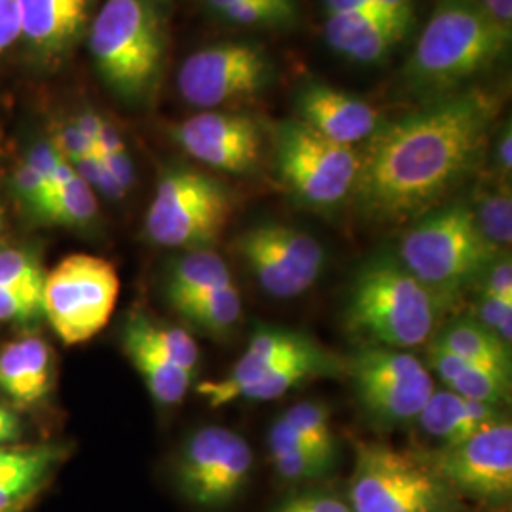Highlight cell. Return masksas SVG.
<instances>
[{
	"label": "cell",
	"mask_w": 512,
	"mask_h": 512,
	"mask_svg": "<svg viewBox=\"0 0 512 512\" xmlns=\"http://www.w3.org/2000/svg\"><path fill=\"white\" fill-rule=\"evenodd\" d=\"M497 110L488 93L458 92L384 122L359 152V211L380 224L423 217L475 169Z\"/></svg>",
	"instance_id": "obj_1"
},
{
	"label": "cell",
	"mask_w": 512,
	"mask_h": 512,
	"mask_svg": "<svg viewBox=\"0 0 512 512\" xmlns=\"http://www.w3.org/2000/svg\"><path fill=\"white\" fill-rule=\"evenodd\" d=\"M512 29L488 18L475 0H439L410 55L404 82L423 99L458 93L503 57Z\"/></svg>",
	"instance_id": "obj_2"
},
{
	"label": "cell",
	"mask_w": 512,
	"mask_h": 512,
	"mask_svg": "<svg viewBox=\"0 0 512 512\" xmlns=\"http://www.w3.org/2000/svg\"><path fill=\"white\" fill-rule=\"evenodd\" d=\"M446 310L439 296L423 287L399 258L382 253L357 272L346 323L370 346L410 349L435 336Z\"/></svg>",
	"instance_id": "obj_3"
},
{
	"label": "cell",
	"mask_w": 512,
	"mask_h": 512,
	"mask_svg": "<svg viewBox=\"0 0 512 512\" xmlns=\"http://www.w3.org/2000/svg\"><path fill=\"white\" fill-rule=\"evenodd\" d=\"M497 253L482 238L471 205L452 203L404 234L401 264L452 308Z\"/></svg>",
	"instance_id": "obj_4"
},
{
	"label": "cell",
	"mask_w": 512,
	"mask_h": 512,
	"mask_svg": "<svg viewBox=\"0 0 512 512\" xmlns=\"http://www.w3.org/2000/svg\"><path fill=\"white\" fill-rule=\"evenodd\" d=\"M93 59L114 92L141 101L164 65L165 33L152 0H105L93 21Z\"/></svg>",
	"instance_id": "obj_5"
},
{
	"label": "cell",
	"mask_w": 512,
	"mask_h": 512,
	"mask_svg": "<svg viewBox=\"0 0 512 512\" xmlns=\"http://www.w3.org/2000/svg\"><path fill=\"white\" fill-rule=\"evenodd\" d=\"M459 499L427 454L384 442L357 444L351 512H461Z\"/></svg>",
	"instance_id": "obj_6"
},
{
	"label": "cell",
	"mask_w": 512,
	"mask_h": 512,
	"mask_svg": "<svg viewBox=\"0 0 512 512\" xmlns=\"http://www.w3.org/2000/svg\"><path fill=\"white\" fill-rule=\"evenodd\" d=\"M234 215V194L215 177L169 167L145 219L150 241L162 247L202 251L219 243Z\"/></svg>",
	"instance_id": "obj_7"
},
{
	"label": "cell",
	"mask_w": 512,
	"mask_h": 512,
	"mask_svg": "<svg viewBox=\"0 0 512 512\" xmlns=\"http://www.w3.org/2000/svg\"><path fill=\"white\" fill-rule=\"evenodd\" d=\"M120 294V277L103 256L74 253L46 274L42 313L67 346H78L109 325Z\"/></svg>",
	"instance_id": "obj_8"
},
{
	"label": "cell",
	"mask_w": 512,
	"mask_h": 512,
	"mask_svg": "<svg viewBox=\"0 0 512 512\" xmlns=\"http://www.w3.org/2000/svg\"><path fill=\"white\" fill-rule=\"evenodd\" d=\"M275 173L291 194L311 207H334L353 192L359 175V152L334 143L300 120L275 129Z\"/></svg>",
	"instance_id": "obj_9"
},
{
	"label": "cell",
	"mask_w": 512,
	"mask_h": 512,
	"mask_svg": "<svg viewBox=\"0 0 512 512\" xmlns=\"http://www.w3.org/2000/svg\"><path fill=\"white\" fill-rule=\"evenodd\" d=\"M346 370L366 414L382 423L416 420L435 391L427 366L403 349L366 346Z\"/></svg>",
	"instance_id": "obj_10"
},
{
	"label": "cell",
	"mask_w": 512,
	"mask_h": 512,
	"mask_svg": "<svg viewBox=\"0 0 512 512\" xmlns=\"http://www.w3.org/2000/svg\"><path fill=\"white\" fill-rule=\"evenodd\" d=\"M253 461L249 442L238 433L215 425L203 427L184 442L175 480L192 505L217 511L230 507L245 490Z\"/></svg>",
	"instance_id": "obj_11"
},
{
	"label": "cell",
	"mask_w": 512,
	"mask_h": 512,
	"mask_svg": "<svg viewBox=\"0 0 512 512\" xmlns=\"http://www.w3.org/2000/svg\"><path fill=\"white\" fill-rule=\"evenodd\" d=\"M272 76L274 65L264 48L255 42L232 40L186 57L177 84L190 105L217 109L264 92Z\"/></svg>",
	"instance_id": "obj_12"
},
{
	"label": "cell",
	"mask_w": 512,
	"mask_h": 512,
	"mask_svg": "<svg viewBox=\"0 0 512 512\" xmlns=\"http://www.w3.org/2000/svg\"><path fill=\"white\" fill-rule=\"evenodd\" d=\"M234 245L260 289L274 298L310 291L325 266V251L317 239L277 222L256 224Z\"/></svg>",
	"instance_id": "obj_13"
},
{
	"label": "cell",
	"mask_w": 512,
	"mask_h": 512,
	"mask_svg": "<svg viewBox=\"0 0 512 512\" xmlns=\"http://www.w3.org/2000/svg\"><path fill=\"white\" fill-rule=\"evenodd\" d=\"M446 484L459 495L505 505L512 495V425L509 416L452 448L427 454Z\"/></svg>",
	"instance_id": "obj_14"
},
{
	"label": "cell",
	"mask_w": 512,
	"mask_h": 512,
	"mask_svg": "<svg viewBox=\"0 0 512 512\" xmlns=\"http://www.w3.org/2000/svg\"><path fill=\"white\" fill-rule=\"evenodd\" d=\"M173 139L194 160L234 175L255 171L262 150L255 118L239 112H200L175 126Z\"/></svg>",
	"instance_id": "obj_15"
},
{
	"label": "cell",
	"mask_w": 512,
	"mask_h": 512,
	"mask_svg": "<svg viewBox=\"0 0 512 512\" xmlns=\"http://www.w3.org/2000/svg\"><path fill=\"white\" fill-rule=\"evenodd\" d=\"M321 348L308 334L294 330L260 327L234 368L220 380L203 382L198 391L211 408H220L241 399L256 384L270 378L279 368Z\"/></svg>",
	"instance_id": "obj_16"
},
{
	"label": "cell",
	"mask_w": 512,
	"mask_h": 512,
	"mask_svg": "<svg viewBox=\"0 0 512 512\" xmlns=\"http://www.w3.org/2000/svg\"><path fill=\"white\" fill-rule=\"evenodd\" d=\"M296 109L300 122L346 147H355L370 139L384 124L380 112L368 101L323 82L302 86L296 97Z\"/></svg>",
	"instance_id": "obj_17"
},
{
	"label": "cell",
	"mask_w": 512,
	"mask_h": 512,
	"mask_svg": "<svg viewBox=\"0 0 512 512\" xmlns=\"http://www.w3.org/2000/svg\"><path fill=\"white\" fill-rule=\"evenodd\" d=\"M503 418V408L469 401L450 389H435L418 416L423 431L442 442L440 448L458 446Z\"/></svg>",
	"instance_id": "obj_18"
},
{
	"label": "cell",
	"mask_w": 512,
	"mask_h": 512,
	"mask_svg": "<svg viewBox=\"0 0 512 512\" xmlns=\"http://www.w3.org/2000/svg\"><path fill=\"white\" fill-rule=\"evenodd\" d=\"M21 37L38 52L61 54L82 31L90 0H16Z\"/></svg>",
	"instance_id": "obj_19"
},
{
	"label": "cell",
	"mask_w": 512,
	"mask_h": 512,
	"mask_svg": "<svg viewBox=\"0 0 512 512\" xmlns=\"http://www.w3.org/2000/svg\"><path fill=\"white\" fill-rule=\"evenodd\" d=\"M122 344L131 365L141 374L148 393L156 403L164 406L183 403L194 374L173 363L162 349L148 340L135 319V313L129 315L124 325Z\"/></svg>",
	"instance_id": "obj_20"
},
{
	"label": "cell",
	"mask_w": 512,
	"mask_h": 512,
	"mask_svg": "<svg viewBox=\"0 0 512 512\" xmlns=\"http://www.w3.org/2000/svg\"><path fill=\"white\" fill-rule=\"evenodd\" d=\"M429 363L450 391L469 401L499 408L511 401V374L463 361L433 344L429 346Z\"/></svg>",
	"instance_id": "obj_21"
},
{
	"label": "cell",
	"mask_w": 512,
	"mask_h": 512,
	"mask_svg": "<svg viewBox=\"0 0 512 512\" xmlns=\"http://www.w3.org/2000/svg\"><path fill=\"white\" fill-rule=\"evenodd\" d=\"M431 344L463 361L488 366L503 374L512 372L511 346L495 336L492 330L480 325L475 317H459L440 327Z\"/></svg>",
	"instance_id": "obj_22"
},
{
	"label": "cell",
	"mask_w": 512,
	"mask_h": 512,
	"mask_svg": "<svg viewBox=\"0 0 512 512\" xmlns=\"http://www.w3.org/2000/svg\"><path fill=\"white\" fill-rule=\"evenodd\" d=\"M230 274L222 256L211 249L186 251L171 266L165 293L173 308L200 298L203 294L213 293L220 287L232 283Z\"/></svg>",
	"instance_id": "obj_23"
},
{
	"label": "cell",
	"mask_w": 512,
	"mask_h": 512,
	"mask_svg": "<svg viewBox=\"0 0 512 512\" xmlns=\"http://www.w3.org/2000/svg\"><path fill=\"white\" fill-rule=\"evenodd\" d=\"M476 226L497 255H503L512 241V198L509 183L482 188L471 207Z\"/></svg>",
	"instance_id": "obj_24"
},
{
	"label": "cell",
	"mask_w": 512,
	"mask_h": 512,
	"mask_svg": "<svg viewBox=\"0 0 512 512\" xmlns=\"http://www.w3.org/2000/svg\"><path fill=\"white\" fill-rule=\"evenodd\" d=\"M175 310L196 327L211 334H226L241 319V296L238 285L232 281L213 293L203 294L190 302H184Z\"/></svg>",
	"instance_id": "obj_25"
},
{
	"label": "cell",
	"mask_w": 512,
	"mask_h": 512,
	"mask_svg": "<svg viewBox=\"0 0 512 512\" xmlns=\"http://www.w3.org/2000/svg\"><path fill=\"white\" fill-rule=\"evenodd\" d=\"M97 211L99 203L92 186L76 173L69 183L55 190L38 215L63 226H84L95 219Z\"/></svg>",
	"instance_id": "obj_26"
},
{
	"label": "cell",
	"mask_w": 512,
	"mask_h": 512,
	"mask_svg": "<svg viewBox=\"0 0 512 512\" xmlns=\"http://www.w3.org/2000/svg\"><path fill=\"white\" fill-rule=\"evenodd\" d=\"M135 319L148 340L162 349L173 363L188 370L190 374H196L200 363V348L186 330L154 323L145 313H135Z\"/></svg>",
	"instance_id": "obj_27"
},
{
	"label": "cell",
	"mask_w": 512,
	"mask_h": 512,
	"mask_svg": "<svg viewBox=\"0 0 512 512\" xmlns=\"http://www.w3.org/2000/svg\"><path fill=\"white\" fill-rule=\"evenodd\" d=\"M46 272L37 256L21 249L0 251V287H8L42 302Z\"/></svg>",
	"instance_id": "obj_28"
},
{
	"label": "cell",
	"mask_w": 512,
	"mask_h": 512,
	"mask_svg": "<svg viewBox=\"0 0 512 512\" xmlns=\"http://www.w3.org/2000/svg\"><path fill=\"white\" fill-rule=\"evenodd\" d=\"M382 21L384 18L376 12V8L330 14L325 23V38L332 50L344 55L355 42L366 37Z\"/></svg>",
	"instance_id": "obj_29"
},
{
	"label": "cell",
	"mask_w": 512,
	"mask_h": 512,
	"mask_svg": "<svg viewBox=\"0 0 512 512\" xmlns=\"http://www.w3.org/2000/svg\"><path fill=\"white\" fill-rule=\"evenodd\" d=\"M283 418L293 425L317 448L336 454V437L330 423L329 408L321 403H298L291 406Z\"/></svg>",
	"instance_id": "obj_30"
},
{
	"label": "cell",
	"mask_w": 512,
	"mask_h": 512,
	"mask_svg": "<svg viewBox=\"0 0 512 512\" xmlns=\"http://www.w3.org/2000/svg\"><path fill=\"white\" fill-rule=\"evenodd\" d=\"M59 458L61 452L54 446H0V478H12L29 473L48 475Z\"/></svg>",
	"instance_id": "obj_31"
},
{
	"label": "cell",
	"mask_w": 512,
	"mask_h": 512,
	"mask_svg": "<svg viewBox=\"0 0 512 512\" xmlns=\"http://www.w3.org/2000/svg\"><path fill=\"white\" fill-rule=\"evenodd\" d=\"M21 351L27 372L29 403L35 404L42 401L52 387V351L37 336L21 340Z\"/></svg>",
	"instance_id": "obj_32"
},
{
	"label": "cell",
	"mask_w": 512,
	"mask_h": 512,
	"mask_svg": "<svg viewBox=\"0 0 512 512\" xmlns=\"http://www.w3.org/2000/svg\"><path fill=\"white\" fill-rule=\"evenodd\" d=\"M406 35L408 33L403 29H399L387 21H382L366 37L355 42L344 55L357 65H378L395 50V46Z\"/></svg>",
	"instance_id": "obj_33"
},
{
	"label": "cell",
	"mask_w": 512,
	"mask_h": 512,
	"mask_svg": "<svg viewBox=\"0 0 512 512\" xmlns=\"http://www.w3.org/2000/svg\"><path fill=\"white\" fill-rule=\"evenodd\" d=\"M274 463L277 475L285 480H313L327 475L330 467L334 465L336 456L315 452V450H298V452H287L279 456H270Z\"/></svg>",
	"instance_id": "obj_34"
},
{
	"label": "cell",
	"mask_w": 512,
	"mask_h": 512,
	"mask_svg": "<svg viewBox=\"0 0 512 512\" xmlns=\"http://www.w3.org/2000/svg\"><path fill=\"white\" fill-rule=\"evenodd\" d=\"M0 389L19 406H31L21 342L0 349Z\"/></svg>",
	"instance_id": "obj_35"
},
{
	"label": "cell",
	"mask_w": 512,
	"mask_h": 512,
	"mask_svg": "<svg viewBox=\"0 0 512 512\" xmlns=\"http://www.w3.org/2000/svg\"><path fill=\"white\" fill-rule=\"evenodd\" d=\"M238 25H281L293 21L294 10L281 8L270 0H239L220 14Z\"/></svg>",
	"instance_id": "obj_36"
},
{
	"label": "cell",
	"mask_w": 512,
	"mask_h": 512,
	"mask_svg": "<svg viewBox=\"0 0 512 512\" xmlns=\"http://www.w3.org/2000/svg\"><path fill=\"white\" fill-rule=\"evenodd\" d=\"M476 321L492 330L507 346L512 342V302L478 294L476 302Z\"/></svg>",
	"instance_id": "obj_37"
},
{
	"label": "cell",
	"mask_w": 512,
	"mask_h": 512,
	"mask_svg": "<svg viewBox=\"0 0 512 512\" xmlns=\"http://www.w3.org/2000/svg\"><path fill=\"white\" fill-rule=\"evenodd\" d=\"M480 293L512 302V262L509 253L497 255L476 279Z\"/></svg>",
	"instance_id": "obj_38"
},
{
	"label": "cell",
	"mask_w": 512,
	"mask_h": 512,
	"mask_svg": "<svg viewBox=\"0 0 512 512\" xmlns=\"http://www.w3.org/2000/svg\"><path fill=\"white\" fill-rule=\"evenodd\" d=\"M44 478V473L0 478V512L21 509L31 494L40 488Z\"/></svg>",
	"instance_id": "obj_39"
},
{
	"label": "cell",
	"mask_w": 512,
	"mask_h": 512,
	"mask_svg": "<svg viewBox=\"0 0 512 512\" xmlns=\"http://www.w3.org/2000/svg\"><path fill=\"white\" fill-rule=\"evenodd\" d=\"M42 313V302L8 287H0V321L27 323Z\"/></svg>",
	"instance_id": "obj_40"
},
{
	"label": "cell",
	"mask_w": 512,
	"mask_h": 512,
	"mask_svg": "<svg viewBox=\"0 0 512 512\" xmlns=\"http://www.w3.org/2000/svg\"><path fill=\"white\" fill-rule=\"evenodd\" d=\"M272 512H351V507L344 499L336 495L311 492V494L294 495L283 501Z\"/></svg>",
	"instance_id": "obj_41"
},
{
	"label": "cell",
	"mask_w": 512,
	"mask_h": 512,
	"mask_svg": "<svg viewBox=\"0 0 512 512\" xmlns=\"http://www.w3.org/2000/svg\"><path fill=\"white\" fill-rule=\"evenodd\" d=\"M16 188H18L19 196L38 213L46 194H48V183L33 165L25 162L19 167L18 173H16Z\"/></svg>",
	"instance_id": "obj_42"
},
{
	"label": "cell",
	"mask_w": 512,
	"mask_h": 512,
	"mask_svg": "<svg viewBox=\"0 0 512 512\" xmlns=\"http://www.w3.org/2000/svg\"><path fill=\"white\" fill-rule=\"evenodd\" d=\"M376 12L384 18V21L410 31L414 23V0H374Z\"/></svg>",
	"instance_id": "obj_43"
},
{
	"label": "cell",
	"mask_w": 512,
	"mask_h": 512,
	"mask_svg": "<svg viewBox=\"0 0 512 512\" xmlns=\"http://www.w3.org/2000/svg\"><path fill=\"white\" fill-rule=\"evenodd\" d=\"M19 37H21V29H19L18 2L0 0V54L8 50Z\"/></svg>",
	"instance_id": "obj_44"
},
{
	"label": "cell",
	"mask_w": 512,
	"mask_h": 512,
	"mask_svg": "<svg viewBox=\"0 0 512 512\" xmlns=\"http://www.w3.org/2000/svg\"><path fill=\"white\" fill-rule=\"evenodd\" d=\"M61 162H65V158L59 154V150L52 143H40V145H37V147L31 150L29 160H27V164L33 165L38 173L46 179V183L54 175L55 169L59 167Z\"/></svg>",
	"instance_id": "obj_45"
},
{
	"label": "cell",
	"mask_w": 512,
	"mask_h": 512,
	"mask_svg": "<svg viewBox=\"0 0 512 512\" xmlns=\"http://www.w3.org/2000/svg\"><path fill=\"white\" fill-rule=\"evenodd\" d=\"M475 2L497 25L512 29V0H475Z\"/></svg>",
	"instance_id": "obj_46"
},
{
	"label": "cell",
	"mask_w": 512,
	"mask_h": 512,
	"mask_svg": "<svg viewBox=\"0 0 512 512\" xmlns=\"http://www.w3.org/2000/svg\"><path fill=\"white\" fill-rule=\"evenodd\" d=\"M23 433V427H21V421L18 416L8 410L6 406H0V446L12 442V440H18Z\"/></svg>",
	"instance_id": "obj_47"
},
{
	"label": "cell",
	"mask_w": 512,
	"mask_h": 512,
	"mask_svg": "<svg viewBox=\"0 0 512 512\" xmlns=\"http://www.w3.org/2000/svg\"><path fill=\"white\" fill-rule=\"evenodd\" d=\"M495 160L497 165L501 169V173H507L511 175L512 169V133H511V122H507L505 129L501 131L499 135V141H497V147H495Z\"/></svg>",
	"instance_id": "obj_48"
},
{
	"label": "cell",
	"mask_w": 512,
	"mask_h": 512,
	"mask_svg": "<svg viewBox=\"0 0 512 512\" xmlns=\"http://www.w3.org/2000/svg\"><path fill=\"white\" fill-rule=\"evenodd\" d=\"M327 16L348 12V10H361V8H374L372 0H323Z\"/></svg>",
	"instance_id": "obj_49"
},
{
	"label": "cell",
	"mask_w": 512,
	"mask_h": 512,
	"mask_svg": "<svg viewBox=\"0 0 512 512\" xmlns=\"http://www.w3.org/2000/svg\"><path fill=\"white\" fill-rule=\"evenodd\" d=\"M236 2H239V0H207V4H209L217 14H222L224 10H228L230 6H234Z\"/></svg>",
	"instance_id": "obj_50"
},
{
	"label": "cell",
	"mask_w": 512,
	"mask_h": 512,
	"mask_svg": "<svg viewBox=\"0 0 512 512\" xmlns=\"http://www.w3.org/2000/svg\"><path fill=\"white\" fill-rule=\"evenodd\" d=\"M270 2H274L277 6H281V8H287V10H294L293 2L291 0H270Z\"/></svg>",
	"instance_id": "obj_51"
},
{
	"label": "cell",
	"mask_w": 512,
	"mask_h": 512,
	"mask_svg": "<svg viewBox=\"0 0 512 512\" xmlns=\"http://www.w3.org/2000/svg\"><path fill=\"white\" fill-rule=\"evenodd\" d=\"M0 234H2V209H0Z\"/></svg>",
	"instance_id": "obj_52"
},
{
	"label": "cell",
	"mask_w": 512,
	"mask_h": 512,
	"mask_svg": "<svg viewBox=\"0 0 512 512\" xmlns=\"http://www.w3.org/2000/svg\"><path fill=\"white\" fill-rule=\"evenodd\" d=\"M21 509H14V511H8V512H19Z\"/></svg>",
	"instance_id": "obj_53"
},
{
	"label": "cell",
	"mask_w": 512,
	"mask_h": 512,
	"mask_svg": "<svg viewBox=\"0 0 512 512\" xmlns=\"http://www.w3.org/2000/svg\"><path fill=\"white\" fill-rule=\"evenodd\" d=\"M372 2H374V0H372Z\"/></svg>",
	"instance_id": "obj_54"
}]
</instances>
